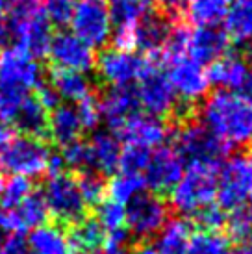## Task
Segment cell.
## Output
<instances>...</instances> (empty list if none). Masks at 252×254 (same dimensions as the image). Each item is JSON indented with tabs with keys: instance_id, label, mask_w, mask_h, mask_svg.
Returning a JSON list of instances; mask_svg holds the SVG:
<instances>
[{
	"instance_id": "6da1fadb",
	"label": "cell",
	"mask_w": 252,
	"mask_h": 254,
	"mask_svg": "<svg viewBox=\"0 0 252 254\" xmlns=\"http://www.w3.org/2000/svg\"><path fill=\"white\" fill-rule=\"evenodd\" d=\"M200 123L226 148H243L252 143V106L239 93L208 95L200 108Z\"/></svg>"
},
{
	"instance_id": "7a4b0ae2",
	"label": "cell",
	"mask_w": 252,
	"mask_h": 254,
	"mask_svg": "<svg viewBox=\"0 0 252 254\" xmlns=\"http://www.w3.org/2000/svg\"><path fill=\"white\" fill-rule=\"evenodd\" d=\"M50 152L47 141L22 135L11 125L0 123V173L9 177L39 178L49 173Z\"/></svg>"
},
{
	"instance_id": "3957f363",
	"label": "cell",
	"mask_w": 252,
	"mask_h": 254,
	"mask_svg": "<svg viewBox=\"0 0 252 254\" xmlns=\"http://www.w3.org/2000/svg\"><path fill=\"white\" fill-rule=\"evenodd\" d=\"M39 195L47 206L49 217L54 219L58 225L69 228L87 215V206L80 193L76 177L67 171L47 175Z\"/></svg>"
},
{
	"instance_id": "277c9868",
	"label": "cell",
	"mask_w": 252,
	"mask_h": 254,
	"mask_svg": "<svg viewBox=\"0 0 252 254\" xmlns=\"http://www.w3.org/2000/svg\"><path fill=\"white\" fill-rule=\"evenodd\" d=\"M217 193V169L189 165L182 178L169 191L171 208L184 217H193L202 208L215 202Z\"/></svg>"
},
{
	"instance_id": "5b68a950",
	"label": "cell",
	"mask_w": 252,
	"mask_h": 254,
	"mask_svg": "<svg viewBox=\"0 0 252 254\" xmlns=\"http://www.w3.org/2000/svg\"><path fill=\"white\" fill-rule=\"evenodd\" d=\"M161 67L176 99L184 106H193L208 97L210 80L206 67L184 52H161Z\"/></svg>"
},
{
	"instance_id": "8992f818",
	"label": "cell",
	"mask_w": 252,
	"mask_h": 254,
	"mask_svg": "<svg viewBox=\"0 0 252 254\" xmlns=\"http://www.w3.org/2000/svg\"><path fill=\"white\" fill-rule=\"evenodd\" d=\"M175 150L189 165H202L217 171L228 154V148L211 135L200 121H186L178 127Z\"/></svg>"
},
{
	"instance_id": "52a82bcc",
	"label": "cell",
	"mask_w": 252,
	"mask_h": 254,
	"mask_svg": "<svg viewBox=\"0 0 252 254\" xmlns=\"http://www.w3.org/2000/svg\"><path fill=\"white\" fill-rule=\"evenodd\" d=\"M145 58H147V67L137 80V87H135L137 104L147 112V115L163 119L178 112V99L163 72L161 54Z\"/></svg>"
},
{
	"instance_id": "ba28073f",
	"label": "cell",
	"mask_w": 252,
	"mask_h": 254,
	"mask_svg": "<svg viewBox=\"0 0 252 254\" xmlns=\"http://www.w3.org/2000/svg\"><path fill=\"white\" fill-rule=\"evenodd\" d=\"M72 34L93 50L112 39V15L108 0H76L70 15Z\"/></svg>"
},
{
	"instance_id": "9c48e42d",
	"label": "cell",
	"mask_w": 252,
	"mask_h": 254,
	"mask_svg": "<svg viewBox=\"0 0 252 254\" xmlns=\"http://www.w3.org/2000/svg\"><path fill=\"white\" fill-rule=\"evenodd\" d=\"M252 191V165L245 156H234L224 160L217 173L215 204L224 212H236L245 208Z\"/></svg>"
},
{
	"instance_id": "30bf717a",
	"label": "cell",
	"mask_w": 252,
	"mask_h": 254,
	"mask_svg": "<svg viewBox=\"0 0 252 254\" xmlns=\"http://www.w3.org/2000/svg\"><path fill=\"white\" fill-rule=\"evenodd\" d=\"M125 210L126 230L135 240H152L169 223V204L156 193L143 191L125 206Z\"/></svg>"
},
{
	"instance_id": "8fae6325",
	"label": "cell",
	"mask_w": 252,
	"mask_h": 254,
	"mask_svg": "<svg viewBox=\"0 0 252 254\" xmlns=\"http://www.w3.org/2000/svg\"><path fill=\"white\" fill-rule=\"evenodd\" d=\"M43 76L39 60L22 52L17 47L0 50V89L2 91L32 95L41 84Z\"/></svg>"
},
{
	"instance_id": "7c38bea8",
	"label": "cell",
	"mask_w": 252,
	"mask_h": 254,
	"mask_svg": "<svg viewBox=\"0 0 252 254\" xmlns=\"http://www.w3.org/2000/svg\"><path fill=\"white\" fill-rule=\"evenodd\" d=\"M147 67V58L135 56L133 52L108 49L95 60L98 78L108 87H132Z\"/></svg>"
},
{
	"instance_id": "4fadbf2b",
	"label": "cell",
	"mask_w": 252,
	"mask_h": 254,
	"mask_svg": "<svg viewBox=\"0 0 252 254\" xmlns=\"http://www.w3.org/2000/svg\"><path fill=\"white\" fill-rule=\"evenodd\" d=\"M7 21L11 28L13 47L21 49L22 52L30 54L35 60L47 56L54 34H52V24L43 15L41 9L24 15V17L7 19Z\"/></svg>"
},
{
	"instance_id": "5bb4252c",
	"label": "cell",
	"mask_w": 252,
	"mask_h": 254,
	"mask_svg": "<svg viewBox=\"0 0 252 254\" xmlns=\"http://www.w3.org/2000/svg\"><path fill=\"white\" fill-rule=\"evenodd\" d=\"M52 69L74 71L87 74L95 69V50L80 41L72 32H58L52 36L49 52H47Z\"/></svg>"
},
{
	"instance_id": "9a60e30c",
	"label": "cell",
	"mask_w": 252,
	"mask_h": 254,
	"mask_svg": "<svg viewBox=\"0 0 252 254\" xmlns=\"http://www.w3.org/2000/svg\"><path fill=\"white\" fill-rule=\"evenodd\" d=\"M113 134L125 145L152 150V148H161L165 145L169 137V128L163 119H158L147 113H133Z\"/></svg>"
},
{
	"instance_id": "2e32d148",
	"label": "cell",
	"mask_w": 252,
	"mask_h": 254,
	"mask_svg": "<svg viewBox=\"0 0 252 254\" xmlns=\"http://www.w3.org/2000/svg\"><path fill=\"white\" fill-rule=\"evenodd\" d=\"M228 36L221 26H195L186 28L184 36V54L200 65L213 64L215 60L226 54L228 50Z\"/></svg>"
},
{
	"instance_id": "e0dca14e",
	"label": "cell",
	"mask_w": 252,
	"mask_h": 254,
	"mask_svg": "<svg viewBox=\"0 0 252 254\" xmlns=\"http://www.w3.org/2000/svg\"><path fill=\"white\" fill-rule=\"evenodd\" d=\"M184 171H186V162L175 148L161 147L156 148L154 154H150L143 178L152 193L161 195V193H169L175 188L176 182L182 178Z\"/></svg>"
},
{
	"instance_id": "ac0fdd59",
	"label": "cell",
	"mask_w": 252,
	"mask_h": 254,
	"mask_svg": "<svg viewBox=\"0 0 252 254\" xmlns=\"http://www.w3.org/2000/svg\"><path fill=\"white\" fill-rule=\"evenodd\" d=\"M175 24L161 13H147L135 26V49L143 50L147 56H160L167 49Z\"/></svg>"
},
{
	"instance_id": "d6986e66",
	"label": "cell",
	"mask_w": 252,
	"mask_h": 254,
	"mask_svg": "<svg viewBox=\"0 0 252 254\" xmlns=\"http://www.w3.org/2000/svg\"><path fill=\"white\" fill-rule=\"evenodd\" d=\"M100 106V119L112 130H119L126 119L137 113V97L133 87H110L98 99Z\"/></svg>"
},
{
	"instance_id": "ffe728a7",
	"label": "cell",
	"mask_w": 252,
	"mask_h": 254,
	"mask_svg": "<svg viewBox=\"0 0 252 254\" xmlns=\"http://www.w3.org/2000/svg\"><path fill=\"white\" fill-rule=\"evenodd\" d=\"M84 134V125L80 121L76 106L72 104H58L54 110L49 112V128L47 137L56 147L65 148L72 143L80 141Z\"/></svg>"
},
{
	"instance_id": "44dd1931",
	"label": "cell",
	"mask_w": 252,
	"mask_h": 254,
	"mask_svg": "<svg viewBox=\"0 0 252 254\" xmlns=\"http://www.w3.org/2000/svg\"><path fill=\"white\" fill-rule=\"evenodd\" d=\"M210 87H217V91H238L243 89L247 80L249 64L241 54H224L215 60L208 69Z\"/></svg>"
},
{
	"instance_id": "7402d4cb",
	"label": "cell",
	"mask_w": 252,
	"mask_h": 254,
	"mask_svg": "<svg viewBox=\"0 0 252 254\" xmlns=\"http://www.w3.org/2000/svg\"><path fill=\"white\" fill-rule=\"evenodd\" d=\"M87 143L89 150V171H95L102 177H108L117 171L121 156V141L113 132H93Z\"/></svg>"
},
{
	"instance_id": "603a6c76",
	"label": "cell",
	"mask_w": 252,
	"mask_h": 254,
	"mask_svg": "<svg viewBox=\"0 0 252 254\" xmlns=\"http://www.w3.org/2000/svg\"><path fill=\"white\" fill-rule=\"evenodd\" d=\"M47 84L56 93L60 100H65V104H78L84 99L93 95V84L87 74L74 71H63V69H52L50 67Z\"/></svg>"
},
{
	"instance_id": "cb8c5ba5",
	"label": "cell",
	"mask_w": 252,
	"mask_h": 254,
	"mask_svg": "<svg viewBox=\"0 0 252 254\" xmlns=\"http://www.w3.org/2000/svg\"><path fill=\"white\" fill-rule=\"evenodd\" d=\"M191 226L184 219L169 221L158 234L154 243L143 245L139 254H189Z\"/></svg>"
},
{
	"instance_id": "d4e9b609",
	"label": "cell",
	"mask_w": 252,
	"mask_h": 254,
	"mask_svg": "<svg viewBox=\"0 0 252 254\" xmlns=\"http://www.w3.org/2000/svg\"><path fill=\"white\" fill-rule=\"evenodd\" d=\"M67 241L72 254H98L104 251L106 232L95 217L80 219L67 228Z\"/></svg>"
},
{
	"instance_id": "484cf974",
	"label": "cell",
	"mask_w": 252,
	"mask_h": 254,
	"mask_svg": "<svg viewBox=\"0 0 252 254\" xmlns=\"http://www.w3.org/2000/svg\"><path fill=\"white\" fill-rule=\"evenodd\" d=\"M223 21L228 39L239 47H252V0H228Z\"/></svg>"
},
{
	"instance_id": "4316f807",
	"label": "cell",
	"mask_w": 252,
	"mask_h": 254,
	"mask_svg": "<svg viewBox=\"0 0 252 254\" xmlns=\"http://www.w3.org/2000/svg\"><path fill=\"white\" fill-rule=\"evenodd\" d=\"M11 127L22 135H30L35 139H43L47 137V128H49V110L43 106L39 100L35 99L32 93L28 99L22 102L19 112L11 121Z\"/></svg>"
},
{
	"instance_id": "83f0119b",
	"label": "cell",
	"mask_w": 252,
	"mask_h": 254,
	"mask_svg": "<svg viewBox=\"0 0 252 254\" xmlns=\"http://www.w3.org/2000/svg\"><path fill=\"white\" fill-rule=\"evenodd\" d=\"M26 245L30 254H72L67 236L56 225H43L32 230Z\"/></svg>"
},
{
	"instance_id": "f1b7e54d",
	"label": "cell",
	"mask_w": 252,
	"mask_h": 254,
	"mask_svg": "<svg viewBox=\"0 0 252 254\" xmlns=\"http://www.w3.org/2000/svg\"><path fill=\"white\" fill-rule=\"evenodd\" d=\"M152 0H108L113 28H135L141 19L150 13Z\"/></svg>"
},
{
	"instance_id": "f546056e",
	"label": "cell",
	"mask_w": 252,
	"mask_h": 254,
	"mask_svg": "<svg viewBox=\"0 0 252 254\" xmlns=\"http://www.w3.org/2000/svg\"><path fill=\"white\" fill-rule=\"evenodd\" d=\"M147 188L143 175H125L119 173L106 184V198L126 206L132 198L141 195Z\"/></svg>"
},
{
	"instance_id": "4dcf8cb0",
	"label": "cell",
	"mask_w": 252,
	"mask_h": 254,
	"mask_svg": "<svg viewBox=\"0 0 252 254\" xmlns=\"http://www.w3.org/2000/svg\"><path fill=\"white\" fill-rule=\"evenodd\" d=\"M228 0H189L188 15L195 26H213L223 21Z\"/></svg>"
},
{
	"instance_id": "1f68e13d",
	"label": "cell",
	"mask_w": 252,
	"mask_h": 254,
	"mask_svg": "<svg viewBox=\"0 0 252 254\" xmlns=\"http://www.w3.org/2000/svg\"><path fill=\"white\" fill-rule=\"evenodd\" d=\"M189 254H232L230 240L219 232H191Z\"/></svg>"
},
{
	"instance_id": "d6a6232c",
	"label": "cell",
	"mask_w": 252,
	"mask_h": 254,
	"mask_svg": "<svg viewBox=\"0 0 252 254\" xmlns=\"http://www.w3.org/2000/svg\"><path fill=\"white\" fill-rule=\"evenodd\" d=\"M34 193V182L24 177H9L0 191V210H13Z\"/></svg>"
},
{
	"instance_id": "836d02e7",
	"label": "cell",
	"mask_w": 252,
	"mask_h": 254,
	"mask_svg": "<svg viewBox=\"0 0 252 254\" xmlns=\"http://www.w3.org/2000/svg\"><path fill=\"white\" fill-rule=\"evenodd\" d=\"M76 182L87 208H95L106 198V184L108 182H106V177H102V175H98L95 171L78 173Z\"/></svg>"
},
{
	"instance_id": "e575fe53",
	"label": "cell",
	"mask_w": 252,
	"mask_h": 254,
	"mask_svg": "<svg viewBox=\"0 0 252 254\" xmlns=\"http://www.w3.org/2000/svg\"><path fill=\"white\" fill-rule=\"evenodd\" d=\"M97 208V223L102 226L106 234L119 232L126 228V210L119 202H113L110 198H104Z\"/></svg>"
},
{
	"instance_id": "d590c367",
	"label": "cell",
	"mask_w": 252,
	"mask_h": 254,
	"mask_svg": "<svg viewBox=\"0 0 252 254\" xmlns=\"http://www.w3.org/2000/svg\"><path fill=\"white\" fill-rule=\"evenodd\" d=\"M150 160V150L133 145H125L121 148L117 169L125 175H143Z\"/></svg>"
},
{
	"instance_id": "8d00e7d4",
	"label": "cell",
	"mask_w": 252,
	"mask_h": 254,
	"mask_svg": "<svg viewBox=\"0 0 252 254\" xmlns=\"http://www.w3.org/2000/svg\"><path fill=\"white\" fill-rule=\"evenodd\" d=\"M74 2L76 0H41L39 2V9L49 19L50 24L65 26L70 21V15H72V9H74Z\"/></svg>"
},
{
	"instance_id": "74e56055",
	"label": "cell",
	"mask_w": 252,
	"mask_h": 254,
	"mask_svg": "<svg viewBox=\"0 0 252 254\" xmlns=\"http://www.w3.org/2000/svg\"><path fill=\"white\" fill-rule=\"evenodd\" d=\"M228 236L234 241H247L252 238V213L247 208H239L226 217Z\"/></svg>"
},
{
	"instance_id": "f35d334b",
	"label": "cell",
	"mask_w": 252,
	"mask_h": 254,
	"mask_svg": "<svg viewBox=\"0 0 252 254\" xmlns=\"http://www.w3.org/2000/svg\"><path fill=\"white\" fill-rule=\"evenodd\" d=\"M226 212L221 210L215 202L210 206L202 208L198 213L193 215V221L196 223V226L204 230V232H219L221 228L226 226Z\"/></svg>"
},
{
	"instance_id": "ab89813d",
	"label": "cell",
	"mask_w": 252,
	"mask_h": 254,
	"mask_svg": "<svg viewBox=\"0 0 252 254\" xmlns=\"http://www.w3.org/2000/svg\"><path fill=\"white\" fill-rule=\"evenodd\" d=\"M78 115H80V121H82V125H84V130H95L98 127V123H100V106H98V97L91 95V97H87L84 99L82 102H78Z\"/></svg>"
},
{
	"instance_id": "60d3db41",
	"label": "cell",
	"mask_w": 252,
	"mask_h": 254,
	"mask_svg": "<svg viewBox=\"0 0 252 254\" xmlns=\"http://www.w3.org/2000/svg\"><path fill=\"white\" fill-rule=\"evenodd\" d=\"M0 254H30L26 240L21 234H6L0 238Z\"/></svg>"
},
{
	"instance_id": "b9f144b4",
	"label": "cell",
	"mask_w": 252,
	"mask_h": 254,
	"mask_svg": "<svg viewBox=\"0 0 252 254\" xmlns=\"http://www.w3.org/2000/svg\"><path fill=\"white\" fill-rule=\"evenodd\" d=\"M163 17H167L175 22L178 17H182L188 11L189 0H154Z\"/></svg>"
},
{
	"instance_id": "7bdbcfd3",
	"label": "cell",
	"mask_w": 252,
	"mask_h": 254,
	"mask_svg": "<svg viewBox=\"0 0 252 254\" xmlns=\"http://www.w3.org/2000/svg\"><path fill=\"white\" fill-rule=\"evenodd\" d=\"M9 43H11V28H9V21H7V17L0 15V50L7 49Z\"/></svg>"
},
{
	"instance_id": "ee69618b",
	"label": "cell",
	"mask_w": 252,
	"mask_h": 254,
	"mask_svg": "<svg viewBox=\"0 0 252 254\" xmlns=\"http://www.w3.org/2000/svg\"><path fill=\"white\" fill-rule=\"evenodd\" d=\"M243 91H245V100L252 106V65H249V72H247V80L243 84Z\"/></svg>"
},
{
	"instance_id": "f6af8a7d",
	"label": "cell",
	"mask_w": 252,
	"mask_h": 254,
	"mask_svg": "<svg viewBox=\"0 0 252 254\" xmlns=\"http://www.w3.org/2000/svg\"><path fill=\"white\" fill-rule=\"evenodd\" d=\"M232 254H252V245L243 243L241 247H238L236 251H232Z\"/></svg>"
},
{
	"instance_id": "bcb514c9",
	"label": "cell",
	"mask_w": 252,
	"mask_h": 254,
	"mask_svg": "<svg viewBox=\"0 0 252 254\" xmlns=\"http://www.w3.org/2000/svg\"><path fill=\"white\" fill-rule=\"evenodd\" d=\"M247 202H249V204H251V210H249V212L252 213V191H251V195H249V200H247Z\"/></svg>"
},
{
	"instance_id": "7dc6e473",
	"label": "cell",
	"mask_w": 252,
	"mask_h": 254,
	"mask_svg": "<svg viewBox=\"0 0 252 254\" xmlns=\"http://www.w3.org/2000/svg\"><path fill=\"white\" fill-rule=\"evenodd\" d=\"M2 186H4V178H2V173H0V191H2Z\"/></svg>"
},
{
	"instance_id": "c3c4849f",
	"label": "cell",
	"mask_w": 252,
	"mask_h": 254,
	"mask_svg": "<svg viewBox=\"0 0 252 254\" xmlns=\"http://www.w3.org/2000/svg\"><path fill=\"white\" fill-rule=\"evenodd\" d=\"M249 160H251V165H252V154H251V158H249Z\"/></svg>"
},
{
	"instance_id": "681fc988",
	"label": "cell",
	"mask_w": 252,
	"mask_h": 254,
	"mask_svg": "<svg viewBox=\"0 0 252 254\" xmlns=\"http://www.w3.org/2000/svg\"><path fill=\"white\" fill-rule=\"evenodd\" d=\"M123 254H128V253H123Z\"/></svg>"
}]
</instances>
